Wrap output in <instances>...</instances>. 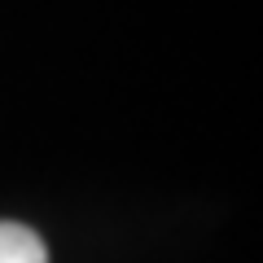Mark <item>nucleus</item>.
I'll list each match as a JSON object with an SVG mask.
<instances>
[{
	"label": "nucleus",
	"instance_id": "nucleus-1",
	"mask_svg": "<svg viewBox=\"0 0 263 263\" xmlns=\"http://www.w3.org/2000/svg\"><path fill=\"white\" fill-rule=\"evenodd\" d=\"M0 263H48V250L27 224L0 219Z\"/></svg>",
	"mask_w": 263,
	"mask_h": 263
}]
</instances>
